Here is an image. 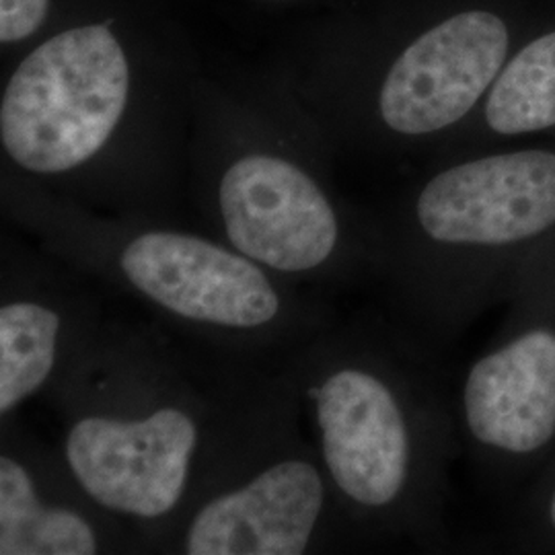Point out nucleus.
<instances>
[{
  "mask_svg": "<svg viewBox=\"0 0 555 555\" xmlns=\"http://www.w3.org/2000/svg\"><path fill=\"white\" fill-rule=\"evenodd\" d=\"M185 350L151 325L107 319L46 396L64 463L89 496L134 527L144 554L185 508L254 369Z\"/></svg>",
  "mask_w": 555,
  "mask_h": 555,
  "instance_id": "obj_1",
  "label": "nucleus"
},
{
  "mask_svg": "<svg viewBox=\"0 0 555 555\" xmlns=\"http://www.w3.org/2000/svg\"><path fill=\"white\" fill-rule=\"evenodd\" d=\"M7 208L21 235L208 357L272 369L336 321L323 298L212 233L43 196Z\"/></svg>",
  "mask_w": 555,
  "mask_h": 555,
  "instance_id": "obj_2",
  "label": "nucleus"
},
{
  "mask_svg": "<svg viewBox=\"0 0 555 555\" xmlns=\"http://www.w3.org/2000/svg\"><path fill=\"white\" fill-rule=\"evenodd\" d=\"M307 435L357 545L447 543L456 422L397 339L334 321L293 357Z\"/></svg>",
  "mask_w": 555,
  "mask_h": 555,
  "instance_id": "obj_3",
  "label": "nucleus"
},
{
  "mask_svg": "<svg viewBox=\"0 0 555 555\" xmlns=\"http://www.w3.org/2000/svg\"><path fill=\"white\" fill-rule=\"evenodd\" d=\"M380 229V272L420 336L449 339L511 297L525 261L555 235V153L513 151L451 165Z\"/></svg>",
  "mask_w": 555,
  "mask_h": 555,
  "instance_id": "obj_4",
  "label": "nucleus"
},
{
  "mask_svg": "<svg viewBox=\"0 0 555 555\" xmlns=\"http://www.w3.org/2000/svg\"><path fill=\"white\" fill-rule=\"evenodd\" d=\"M357 547L305 430L293 357L251 369L153 554L307 555Z\"/></svg>",
  "mask_w": 555,
  "mask_h": 555,
  "instance_id": "obj_5",
  "label": "nucleus"
},
{
  "mask_svg": "<svg viewBox=\"0 0 555 555\" xmlns=\"http://www.w3.org/2000/svg\"><path fill=\"white\" fill-rule=\"evenodd\" d=\"M130 103V66L107 25L41 43L9 80L0 140L21 171L62 178L89 167L118 134Z\"/></svg>",
  "mask_w": 555,
  "mask_h": 555,
  "instance_id": "obj_6",
  "label": "nucleus"
},
{
  "mask_svg": "<svg viewBox=\"0 0 555 555\" xmlns=\"http://www.w3.org/2000/svg\"><path fill=\"white\" fill-rule=\"evenodd\" d=\"M453 412L481 467L543 472L555 455V311L513 307L504 334L467 366Z\"/></svg>",
  "mask_w": 555,
  "mask_h": 555,
  "instance_id": "obj_7",
  "label": "nucleus"
},
{
  "mask_svg": "<svg viewBox=\"0 0 555 555\" xmlns=\"http://www.w3.org/2000/svg\"><path fill=\"white\" fill-rule=\"evenodd\" d=\"M17 235L0 254V417L48 396L107 321L89 278Z\"/></svg>",
  "mask_w": 555,
  "mask_h": 555,
  "instance_id": "obj_8",
  "label": "nucleus"
},
{
  "mask_svg": "<svg viewBox=\"0 0 555 555\" xmlns=\"http://www.w3.org/2000/svg\"><path fill=\"white\" fill-rule=\"evenodd\" d=\"M144 554L134 527L103 508L17 416L0 417V555Z\"/></svg>",
  "mask_w": 555,
  "mask_h": 555,
  "instance_id": "obj_9",
  "label": "nucleus"
},
{
  "mask_svg": "<svg viewBox=\"0 0 555 555\" xmlns=\"http://www.w3.org/2000/svg\"><path fill=\"white\" fill-rule=\"evenodd\" d=\"M508 31L494 13L469 11L417 38L378 91V118L399 137H430L469 116L502 73Z\"/></svg>",
  "mask_w": 555,
  "mask_h": 555,
  "instance_id": "obj_10",
  "label": "nucleus"
},
{
  "mask_svg": "<svg viewBox=\"0 0 555 555\" xmlns=\"http://www.w3.org/2000/svg\"><path fill=\"white\" fill-rule=\"evenodd\" d=\"M483 119L500 137L555 128V31L531 41L498 75Z\"/></svg>",
  "mask_w": 555,
  "mask_h": 555,
  "instance_id": "obj_11",
  "label": "nucleus"
},
{
  "mask_svg": "<svg viewBox=\"0 0 555 555\" xmlns=\"http://www.w3.org/2000/svg\"><path fill=\"white\" fill-rule=\"evenodd\" d=\"M508 298L513 307L555 311V235L525 261Z\"/></svg>",
  "mask_w": 555,
  "mask_h": 555,
  "instance_id": "obj_12",
  "label": "nucleus"
},
{
  "mask_svg": "<svg viewBox=\"0 0 555 555\" xmlns=\"http://www.w3.org/2000/svg\"><path fill=\"white\" fill-rule=\"evenodd\" d=\"M518 537L522 545L555 547V467L537 477L535 488L520 511Z\"/></svg>",
  "mask_w": 555,
  "mask_h": 555,
  "instance_id": "obj_13",
  "label": "nucleus"
},
{
  "mask_svg": "<svg viewBox=\"0 0 555 555\" xmlns=\"http://www.w3.org/2000/svg\"><path fill=\"white\" fill-rule=\"evenodd\" d=\"M48 0H0V40H25L40 29Z\"/></svg>",
  "mask_w": 555,
  "mask_h": 555,
  "instance_id": "obj_14",
  "label": "nucleus"
},
{
  "mask_svg": "<svg viewBox=\"0 0 555 555\" xmlns=\"http://www.w3.org/2000/svg\"><path fill=\"white\" fill-rule=\"evenodd\" d=\"M555 467V455H554V459H552V461H550V465H547V467H545V469H543V472H550V469H554ZM543 472H541V474H543Z\"/></svg>",
  "mask_w": 555,
  "mask_h": 555,
  "instance_id": "obj_15",
  "label": "nucleus"
}]
</instances>
